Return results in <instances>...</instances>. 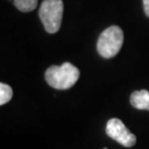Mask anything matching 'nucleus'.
I'll list each match as a JSON object with an SVG mask.
<instances>
[{"label":"nucleus","instance_id":"1","mask_svg":"<svg viewBox=\"0 0 149 149\" xmlns=\"http://www.w3.org/2000/svg\"><path fill=\"white\" fill-rule=\"evenodd\" d=\"M80 77V71L73 64L65 62L62 65H52L45 71V81L56 90H68Z\"/></svg>","mask_w":149,"mask_h":149},{"label":"nucleus","instance_id":"2","mask_svg":"<svg viewBox=\"0 0 149 149\" xmlns=\"http://www.w3.org/2000/svg\"><path fill=\"white\" fill-rule=\"evenodd\" d=\"M124 42L123 30L117 26L108 27L101 33L97 40V51L105 59L114 58L122 49Z\"/></svg>","mask_w":149,"mask_h":149},{"label":"nucleus","instance_id":"3","mask_svg":"<svg viewBox=\"0 0 149 149\" xmlns=\"http://www.w3.org/2000/svg\"><path fill=\"white\" fill-rule=\"evenodd\" d=\"M63 8L62 0H44L41 3L39 17L48 33H55L60 30L63 17Z\"/></svg>","mask_w":149,"mask_h":149},{"label":"nucleus","instance_id":"4","mask_svg":"<svg viewBox=\"0 0 149 149\" xmlns=\"http://www.w3.org/2000/svg\"><path fill=\"white\" fill-rule=\"evenodd\" d=\"M106 134L108 137L116 140L124 147H133L136 144V136L132 134L124 123L118 118H112L107 122Z\"/></svg>","mask_w":149,"mask_h":149},{"label":"nucleus","instance_id":"5","mask_svg":"<svg viewBox=\"0 0 149 149\" xmlns=\"http://www.w3.org/2000/svg\"><path fill=\"white\" fill-rule=\"evenodd\" d=\"M130 104L137 109L149 111V92L146 90L135 91L130 95Z\"/></svg>","mask_w":149,"mask_h":149},{"label":"nucleus","instance_id":"6","mask_svg":"<svg viewBox=\"0 0 149 149\" xmlns=\"http://www.w3.org/2000/svg\"><path fill=\"white\" fill-rule=\"evenodd\" d=\"M15 6L21 12H30L34 10L38 6V0H13Z\"/></svg>","mask_w":149,"mask_h":149},{"label":"nucleus","instance_id":"7","mask_svg":"<svg viewBox=\"0 0 149 149\" xmlns=\"http://www.w3.org/2000/svg\"><path fill=\"white\" fill-rule=\"evenodd\" d=\"M13 91L8 84H0V105H5L12 98Z\"/></svg>","mask_w":149,"mask_h":149},{"label":"nucleus","instance_id":"8","mask_svg":"<svg viewBox=\"0 0 149 149\" xmlns=\"http://www.w3.org/2000/svg\"><path fill=\"white\" fill-rule=\"evenodd\" d=\"M144 1V10L146 16L149 17V0H143Z\"/></svg>","mask_w":149,"mask_h":149},{"label":"nucleus","instance_id":"9","mask_svg":"<svg viewBox=\"0 0 149 149\" xmlns=\"http://www.w3.org/2000/svg\"><path fill=\"white\" fill-rule=\"evenodd\" d=\"M104 149H107V148H104Z\"/></svg>","mask_w":149,"mask_h":149}]
</instances>
